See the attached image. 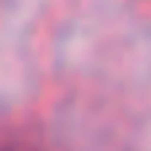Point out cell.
<instances>
[{
  "label": "cell",
  "instance_id": "obj_1",
  "mask_svg": "<svg viewBox=\"0 0 151 151\" xmlns=\"http://www.w3.org/2000/svg\"><path fill=\"white\" fill-rule=\"evenodd\" d=\"M5 151H24V149H5Z\"/></svg>",
  "mask_w": 151,
  "mask_h": 151
}]
</instances>
